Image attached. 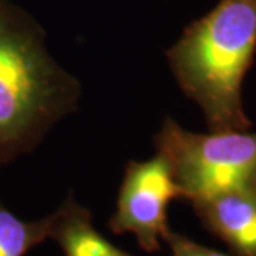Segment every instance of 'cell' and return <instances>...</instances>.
I'll list each match as a JSON object with an SVG mask.
<instances>
[{
  "instance_id": "obj_1",
  "label": "cell",
  "mask_w": 256,
  "mask_h": 256,
  "mask_svg": "<svg viewBox=\"0 0 256 256\" xmlns=\"http://www.w3.org/2000/svg\"><path fill=\"white\" fill-rule=\"evenodd\" d=\"M82 84L53 58L28 12L0 0V165L32 152L78 108Z\"/></svg>"
},
{
  "instance_id": "obj_2",
  "label": "cell",
  "mask_w": 256,
  "mask_h": 256,
  "mask_svg": "<svg viewBox=\"0 0 256 256\" xmlns=\"http://www.w3.org/2000/svg\"><path fill=\"white\" fill-rule=\"evenodd\" d=\"M255 54L256 0H220L165 53L180 88L200 106L210 131L252 127L242 84Z\"/></svg>"
},
{
  "instance_id": "obj_3",
  "label": "cell",
  "mask_w": 256,
  "mask_h": 256,
  "mask_svg": "<svg viewBox=\"0 0 256 256\" xmlns=\"http://www.w3.org/2000/svg\"><path fill=\"white\" fill-rule=\"evenodd\" d=\"M182 200L194 202L220 192L256 185V132H192L166 117L154 137Z\"/></svg>"
},
{
  "instance_id": "obj_4",
  "label": "cell",
  "mask_w": 256,
  "mask_h": 256,
  "mask_svg": "<svg viewBox=\"0 0 256 256\" xmlns=\"http://www.w3.org/2000/svg\"><path fill=\"white\" fill-rule=\"evenodd\" d=\"M182 198L168 162L158 152L146 161H130L108 226L117 234H132L146 252L160 250L168 226L170 202Z\"/></svg>"
},
{
  "instance_id": "obj_5",
  "label": "cell",
  "mask_w": 256,
  "mask_h": 256,
  "mask_svg": "<svg viewBox=\"0 0 256 256\" xmlns=\"http://www.w3.org/2000/svg\"><path fill=\"white\" fill-rule=\"evenodd\" d=\"M202 225L235 256H256V185L191 202Z\"/></svg>"
},
{
  "instance_id": "obj_6",
  "label": "cell",
  "mask_w": 256,
  "mask_h": 256,
  "mask_svg": "<svg viewBox=\"0 0 256 256\" xmlns=\"http://www.w3.org/2000/svg\"><path fill=\"white\" fill-rule=\"evenodd\" d=\"M50 215V239L60 246L64 256H132L101 235L92 224V212L73 195H68Z\"/></svg>"
},
{
  "instance_id": "obj_7",
  "label": "cell",
  "mask_w": 256,
  "mask_h": 256,
  "mask_svg": "<svg viewBox=\"0 0 256 256\" xmlns=\"http://www.w3.org/2000/svg\"><path fill=\"white\" fill-rule=\"evenodd\" d=\"M52 215L43 220H23L10 212L0 200V256H26L50 239Z\"/></svg>"
},
{
  "instance_id": "obj_8",
  "label": "cell",
  "mask_w": 256,
  "mask_h": 256,
  "mask_svg": "<svg viewBox=\"0 0 256 256\" xmlns=\"http://www.w3.org/2000/svg\"><path fill=\"white\" fill-rule=\"evenodd\" d=\"M162 240L171 249V256H235L222 254L220 250L200 245L192 239L184 236L168 228L162 235Z\"/></svg>"
}]
</instances>
